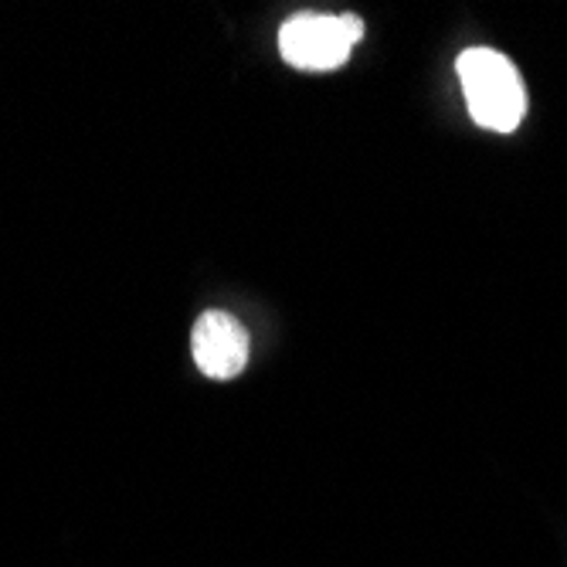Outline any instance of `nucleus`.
Returning a JSON list of instances; mask_svg holds the SVG:
<instances>
[{
    "label": "nucleus",
    "mask_w": 567,
    "mask_h": 567,
    "mask_svg": "<svg viewBox=\"0 0 567 567\" xmlns=\"http://www.w3.org/2000/svg\"><path fill=\"white\" fill-rule=\"evenodd\" d=\"M455 65L466 89V106L483 130L513 133L520 126L527 113V89L517 65L493 48L462 51Z\"/></svg>",
    "instance_id": "1"
},
{
    "label": "nucleus",
    "mask_w": 567,
    "mask_h": 567,
    "mask_svg": "<svg viewBox=\"0 0 567 567\" xmlns=\"http://www.w3.org/2000/svg\"><path fill=\"white\" fill-rule=\"evenodd\" d=\"M360 34L357 14H296L279 31V51L302 72H330L350 59Z\"/></svg>",
    "instance_id": "2"
},
{
    "label": "nucleus",
    "mask_w": 567,
    "mask_h": 567,
    "mask_svg": "<svg viewBox=\"0 0 567 567\" xmlns=\"http://www.w3.org/2000/svg\"><path fill=\"white\" fill-rule=\"evenodd\" d=\"M190 353L200 374L215 381H231L248 364V333L225 309H208L194 323Z\"/></svg>",
    "instance_id": "3"
}]
</instances>
